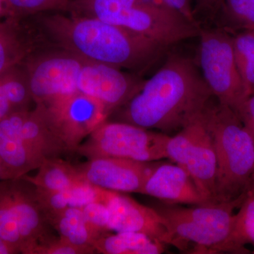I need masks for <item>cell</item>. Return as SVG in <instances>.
I'll return each instance as SVG.
<instances>
[{
    "mask_svg": "<svg viewBox=\"0 0 254 254\" xmlns=\"http://www.w3.org/2000/svg\"><path fill=\"white\" fill-rule=\"evenodd\" d=\"M199 68L220 104L235 113L247 99L234 55L232 36L220 27L200 28Z\"/></svg>",
    "mask_w": 254,
    "mask_h": 254,
    "instance_id": "6",
    "label": "cell"
},
{
    "mask_svg": "<svg viewBox=\"0 0 254 254\" xmlns=\"http://www.w3.org/2000/svg\"><path fill=\"white\" fill-rule=\"evenodd\" d=\"M203 115L216 155V203L234 201L247 195L254 173L253 138L226 105L210 102Z\"/></svg>",
    "mask_w": 254,
    "mask_h": 254,
    "instance_id": "3",
    "label": "cell"
},
{
    "mask_svg": "<svg viewBox=\"0 0 254 254\" xmlns=\"http://www.w3.org/2000/svg\"><path fill=\"white\" fill-rule=\"evenodd\" d=\"M170 7L179 11L191 22L199 24L193 13V0H161Z\"/></svg>",
    "mask_w": 254,
    "mask_h": 254,
    "instance_id": "33",
    "label": "cell"
},
{
    "mask_svg": "<svg viewBox=\"0 0 254 254\" xmlns=\"http://www.w3.org/2000/svg\"><path fill=\"white\" fill-rule=\"evenodd\" d=\"M103 203L109 213L110 230L144 234L165 245L176 247V241L156 209L138 203L120 192L105 190Z\"/></svg>",
    "mask_w": 254,
    "mask_h": 254,
    "instance_id": "11",
    "label": "cell"
},
{
    "mask_svg": "<svg viewBox=\"0 0 254 254\" xmlns=\"http://www.w3.org/2000/svg\"><path fill=\"white\" fill-rule=\"evenodd\" d=\"M169 135L123 122L100 125L78 147L76 153L87 159L113 157L141 162L168 158Z\"/></svg>",
    "mask_w": 254,
    "mask_h": 254,
    "instance_id": "5",
    "label": "cell"
},
{
    "mask_svg": "<svg viewBox=\"0 0 254 254\" xmlns=\"http://www.w3.org/2000/svg\"><path fill=\"white\" fill-rule=\"evenodd\" d=\"M39 190H63L86 185L76 165H71L61 158H53L44 160L38 173L35 176H23Z\"/></svg>",
    "mask_w": 254,
    "mask_h": 254,
    "instance_id": "20",
    "label": "cell"
},
{
    "mask_svg": "<svg viewBox=\"0 0 254 254\" xmlns=\"http://www.w3.org/2000/svg\"><path fill=\"white\" fill-rule=\"evenodd\" d=\"M145 81L117 66L86 60L78 76L77 91L101 103L111 116L141 89Z\"/></svg>",
    "mask_w": 254,
    "mask_h": 254,
    "instance_id": "9",
    "label": "cell"
},
{
    "mask_svg": "<svg viewBox=\"0 0 254 254\" xmlns=\"http://www.w3.org/2000/svg\"><path fill=\"white\" fill-rule=\"evenodd\" d=\"M32 17V27L43 43L139 76L169 54V47L97 18L64 12L43 13Z\"/></svg>",
    "mask_w": 254,
    "mask_h": 254,
    "instance_id": "1",
    "label": "cell"
},
{
    "mask_svg": "<svg viewBox=\"0 0 254 254\" xmlns=\"http://www.w3.org/2000/svg\"><path fill=\"white\" fill-rule=\"evenodd\" d=\"M254 173L253 176H252V180H251L250 185V187H249L248 190H250V189L254 188ZM248 190H247V191H248Z\"/></svg>",
    "mask_w": 254,
    "mask_h": 254,
    "instance_id": "38",
    "label": "cell"
},
{
    "mask_svg": "<svg viewBox=\"0 0 254 254\" xmlns=\"http://www.w3.org/2000/svg\"><path fill=\"white\" fill-rule=\"evenodd\" d=\"M11 17L6 0H0V19Z\"/></svg>",
    "mask_w": 254,
    "mask_h": 254,
    "instance_id": "36",
    "label": "cell"
},
{
    "mask_svg": "<svg viewBox=\"0 0 254 254\" xmlns=\"http://www.w3.org/2000/svg\"><path fill=\"white\" fill-rule=\"evenodd\" d=\"M246 196L234 201L192 208L166 206L156 210L175 237L178 250L185 251L192 243L197 252L216 253L230 234L234 210L240 206Z\"/></svg>",
    "mask_w": 254,
    "mask_h": 254,
    "instance_id": "4",
    "label": "cell"
},
{
    "mask_svg": "<svg viewBox=\"0 0 254 254\" xmlns=\"http://www.w3.org/2000/svg\"><path fill=\"white\" fill-rule=\"evenodd\" d=\"M39 43L36 32L22 19L0 21V75L22 63Z\"/></svg>",
    "mask_w": 254,
    "mask_h": 254,
    "instance_id": "16",
    "label": "cell"
},
{
    "mask_svg": "<svg viewBox=\"0 0 254 254\" xmlns=\"http://www.w3.org/2000/svg\"><path fill=\"white\" fill-rule=\"evenodd\" d=\"M158 163L103 157L88 159L76 168L83 180L93 186L113 191L141 193L147 179Z\"/></svg>",
    "mask_w": 254,
    "mask_h": 254,
    "instance_id": "10",
    "label": "cell"
},
{
    "mask_svg": "<svg viewBox=\"0 0 254 254\" xmlns=\"http://www.w3.org/2000/svg\"><path fill=\"white\" fill-rule=\"evenodd\" d=\"M81 208L85 218L93 226L105 233L110 231L108 225L109 213L108 207L103 202H91Z\"/></svg>",
    "mask_w": 254,
    "mask_h": 254,
    "instance_id": "30",
    "label": "cell"
},
{
    "mask_svg": "<svg viewBox=\"0 0 254 254\" xmlns=\"http://www.w3.org/2000/svg\"><path fill=\"white\" fill-rule=\"evenodd\" d=\"M15 113L16 112L13 108L12 105L10 103L7 96L0 86V120Z\"/></svg>",
    "mask_w": 254,
    "mask_h": 254,
    "instance_id": "34",
    "label": "cell"
},
{
    "mask_svg": "<svg viewBox=\"0 0 254 254\" xmlns=\"http://www.w3.org/2000/svg\"><path fill=\"white\" fill-rule=\"evenodd\" d=\"M165 244L144 234L121 232L107 233L95 242V251L103 254H160L165 252Z\"/></svg>",
    "mask_w": 254,
    "mask_h": 254,
    "instance_id": "21",
    "label": "cell"
},
{
    "mask_svg": "<svg viewBox=\"0 0 254 254\" xmlns=\"http://www.w3.org/2000/svg\"><path fill=\"white\" fill-rule=\"evenodd\" d=\"M141 193L169 204H211L201 194L186 169L176 163L159 162Z\"/></svg>",
    "mask_w": 254,
    "mask_h": 254,
    "instance_id": "13",
    "label": "cell"
},
{
    "mask_svg": "<svg viewBox=\"0 0 254 254\" xmlns=\"http://www.w3.org/2000/svg\"><path fill=\"white\" fill-rule=\"evenodd\" d=\"M11 17L23 19L48 12L67 13L71 0H6Z\"/></svg>",
    "mask_w": 254,
    "mask_h": 254,
    "instance_id": "28",
    "label": "cell"
},
{
    "mask_svg": "<svg viewBox=\"0 0 254 254\" xmlns=\"http://www.w3.org/2000/svg\"><path fill=\"white\" fill-rule=\"evenodd\" d=\"M247 245H254V193H247L238 213L234 214L231 230L216 253H246Z\"/></svg>",
    "mask_w": 254,
    "mask_h": 254,
    "instance_id": "22",
    "label": "cell"
},
{
    "mask_svg": "<svg viewBox=\"0 0 254 254\" xmlns=\"http://www.w3.org/2000/svg\"><path fill=\"white\" fill-rule=\"evenodd\" d=\"M234 55L247 98L254 94V28L232 36Z\"/></svg>",
    "mask_w": 254,
    "mask_h": 254,
    "instance_id": "25",
    "label": "cell"
},
{
    "mask_svg": "<svg viewBox=\"0 0 254 254\" xmlns=\"http://www.w3.org/2000/svg\"><path fill=\"white\" fill-rule=\"evenodd\" d=\"M48 222L58 232L60 239L84 248L95 250V242L107 234L93 226L85 218L81 208L66 209L52 217Z\"/></svg>",
    "mask_w": 254,
    "mask_h": 254,
    "instance_id": "19",
    "label": "cell"
},
{
    "mask_svg": "<svg viewBox=\"0 0 254 254\" xmlns=\"http://www.w3.org/2000/svg\"><path fill=\"white\" fill-rule=\"evenodd\" d=\"M93 249L84 248L71 245L60 239L52 237L38 245L34 254H94Z\"/></svg>",
    "mask_w": 254,
    "mask_h": 254,
    "instance_id": "29",
    "label": "cell"
},
{
    "mask_svg": "<svg viewBox=\"0 0 254 254\" xmlns=\"http://www.w3.org/2000/svg\"><path fill=\"white\" fill-rule=\"evenodd\" d=\"M0 86L16 113L30 110L31 103H34L22 63L0 75Z\"/></svg>",
    "mask_w": 254,
    "mask_h": 254,
    "instance_id": "24",
    "label": "cell"
},
{
    "mask_svg": "<svg viewBox=\"0 0 254 254\" xmlns=\"http://www.w3.org/2000/svg\"><path fill=\"white\" fill-rule=\"evenodd\" d=\"M9 180L7 170L5 168L2 160L0 158V180Z\"/></svg>",
    "mask_w": 254,
    "mask_h": 254,
    "instance_id": "37",
    "label": "cell"
},
{
    "mask_svg": "<svg viewBox=\"0 0 254 254\" xmlns=\"http://www.w3.org/2000/svg\"><path fill=\"white\" fill-rule=\"evenodd\" d=\"M21 134L30 149L43 160L60 158L68 152L52 129L40 105L25 113Z\"/></svg>",
    "mask_w": 254,
    "mask_h": 254,
    "instance_id": "17",
    "label": "cell"
},
{
    "mask_svg": "<svg viewBox=\"0 0 254 254\" xmlns=\"http://www.w3.org/2000/svg\"><path fill=\"white\" fill-rule=\"evenodd\" d=\"M105 190L89 184L57 191L36 188L38 201L46 214L48 221L52 217L66 209L81 208L93 201L103 202Z\"/></svg>",
    "mask_w": 254,
    "mask_h": 254,
    "instance_id": "18",
    "label": "cell"
},
{
    "mask_svg": "<svg viewBox=\"0 0 254 254\" xmlns=\"http://www.w3.org/2000/svg\"><path fill=\"white\" fill-rule=\"evenodd\" d=\"M86 61L68 50L40 42L22 63L35 104L77 92L78 76Z\"/></svg>",
    "mask_w": 254,
    "mask_h": 254,
    "instance_id": "7",
    "label": "cell"
},
{
    "mask_svg": "<svg viewBox=\"0 0 254 254\" xmlns=\"http://www.w3.org/2000/svg\"><path fill=\"white\" fill-rule=\"evenodd\" d=\"M16 251L0 235V254H16Z\"/></svg>",
    "mask_w": 254,
    "mask_h": 254,
    "instance_id": "35",
    "label": "cell"
},
{
    "mask_svg": "<svg viewBox=\"0 0 254 254\" xmlns=\"http://www.w3.org/2000/svg\"><path fill=\"white\" fill-rule=\"evenodd\" d=\"M36 105L41 106L52 129L68 152H76L110 117L101 103L78 91Z\"/></svg>",
    "mask_w": 254,
    "mask_h": 254,
    "instance_id": "8",
    "label": "cell"
},
{
    "mask_svg": "<svg viewBox=\"0 0 254 254\" xmlns=\"http://www.w3.org/2000/svg\"><path fill=\"white\" fill-rule=\"evenodd\" d=\"M13 211L23 241V254H34L37 247L50 239L48 220L36 188L23 177L6 180Z\"/></svg>",
    "mask_w": 254,
    "mask_h": 254,
    "instance_id": "12",
    "label": "cell"
},
{
    "mask_svg": "<svg viewBox=\"0 0 254 254\" xmlns=\"http://www.w3.org/2000/svg\"><path fill=\"white\" fill-rule=\"evenodd\" d=\"M212 97L193 60L168 54L141 89L113 114L118 121L168 135L199 117Z\"/></svg>",
    "mask_w": 254,
    "mask_h": 254,
    "instance_id": "2",
    "label": "cell"
},
{
    "mask_svg": "<svg viewBox=\"0 0 254 254\" xmlns=\"http://www.w3.org/2000/svg\"><path fill=\"white\" fill-rule=\"evenodd\" d=\"M217 17L222 23L218 27L227 31L230 28L254 29V0H220Z\"/></svg>",
    "mask_w": 254,
    "mask_h": 254,
    "instance_id": "26",
    "label": "cell"
},
{
    "mask_svg": "<svg viewBox=\"0 0 254 254\" xmlns=\"http://www.w3.org/2000/svg\"><path fill=\"white\" fill-rule=\"evenodd\" d=\"M0 235L18 254H22V239L6 186V180H0Z\"/></svg>",
    "mask_w": 254,
    "mask_h": 254,
    "instance_id": "27",
    "label": "cell"
},
{
    "mask_svg": "<svg viewBox=\"0 0 254 254\" xmlns=\"http://www.w3.org/2000/svg\"><path fill=\"white\" fill-rule=\"evenodd\" d=\"M142 0H71L67 14L113 23L123 11Z\"/></svg>",
    "mask_w": 254,
    "mask_h": 254,
    "instance_id": "23",
    "label": "cell"
},
{
    "mask_svg": "<svg viewBox=\"0 0 254 254\" xmlns=\"http://www.w3.org/2000/svg\"><path fill=\"white\" fill-rule=\"evenodd\" d=\"M204 118V115H203ZM204 125L187 153L186 169L201 194L211 204L215 200L217 160L213 136L204 118Z\"/></svg>",
    "mask_w": 254,
    "mask_h": 254,
    "instance_id": "15",
    "label": "cell"
},
{
    "mask_svg": "<svg viewBox=\"0 0 254 254\" xmlns=\"http://www.w3.org/2000/svg\"><path fill=\"white\" fill-rule=\"evenodd\" d=\"M235 114L254 141V94L245 100Z\"/></svg>",
    "mask_w": 254,
    "mask_h": 254,
    "instance_id": "31",
    "label": "cell"
},
{
    "mask_svg": "<svg viewBox=\"0 0 254 254\" xmlns=\"http://www.w3.org/2000/svg\"><path fill=\"white\" fill-rule=\"evenodd\" d=\"M220 2V0H193V13L195 18L196 15L198 14L208 19H214Z\"/></svg>",
    "mask_w": 254,
    "mask_h": 254,
    "instance_id": "32",
    "label": "cell"
},
{
    "mask_svg": "<svg viewBox=\"0 0 254 254\" xmlns=\"http://www.w3.org/2000/svg\"><path fill=\"white\" fill-rule=\"evenodd\" d=\"M26 111L11 114L0 120V158L9 180L27 175L44 162L30 149L21 136V125Z\"/></svg>",
    "mask_w": 254,
    "mask_h": 254,
    "instance_id": "14",
    "label": "cell"
}]
</instances>
